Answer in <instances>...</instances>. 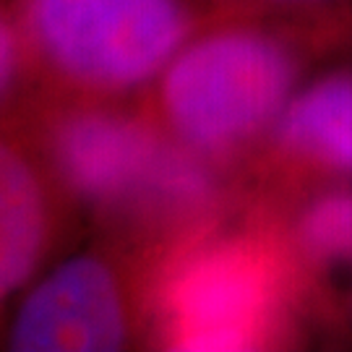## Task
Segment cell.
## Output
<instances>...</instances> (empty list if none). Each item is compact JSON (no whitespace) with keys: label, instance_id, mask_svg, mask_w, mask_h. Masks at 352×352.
<instances>
[{"label":"cell","instance_id":"6da1fadb","mask_svg":"<svg viewBox=\"0 0 352 352\" xmlns=\"http://www.w3.org/2000/svg\"><path fill=\"white\" fill-rule=\"evenodd\" d=\"M295 76V58L279 39L225 29L177 50L162 71V107L190 149L222 154L277 123Z\"/></svg>","mask_w":352,"mask_h":352},{"label":"cell","instance_id":"7a4b0ae2","mask_svg":"<svg viewBox=\"0 0 352 352\" xmlns=\"http://www.w3.org/2000/svg\"><path fill=\"white\" fill-rule=\"evenodd\" d=\"M287 305V269L264 243L232 238L206 245L164 287L167 337L177 350L232 352L264 344Z\"/></svg>","mask_w":352,"mask_h":352},{"label":"cell","instance_id":"3957f363","mask_svg":"<svg viewBox=\"0 0 352 352\" xmlns=\"http://www.w3.org/2000/svg\"><path fill=\"white\" fill-rule=\"evenodd\" d=\"M29 19L52 63L102 89L162 74L188 32L180 0H29Z\"/></svg>","mask_w":352,"mask_h":352},{"label":"cell","instance_id":"277c9868","mask_svg":"<svg viewBox=\"0 0 352 352\" xmlns=\"http://www.w3.org/2000/svg\"><path fill=\"white\" fill-rule=\"evenodd\" d=\"M58 162L81 196L110 206L183 212L201 206L212 190L196 160L113 113L71 118L58 133Z\"/></svg>","mask_w":352,"mask_h":352},{"label":"cell","instance_id":"5b68a950","mask_svg":"<svg viewBox=\"0 0 352 352\" xmlns=\"http://www.w3.org/2000/svg\"><path fill=\"white\" fill-rule=\"evenodd\" d=\"M126 302L113 269L74 256L26 292L16 308L11 347L21 352H102L123 347Z\"/></svg>","mask_w":352,"mask_h":352},{"label":"cell","instance_id":"8992f818","mask_svg":"<svg viewBox=\"0 0 352 352\" xmlns=\"http://www.w3.org/2000/svg\"><path fill=\"white\" fill-rule=\"evenodd\" d=\"M282 149L352 175V74H331L292 94L274 123Z\"/></svg>","mask_w":352,"mask_h":352},{"label":"cell","instance_id":"52a82bcc","mask_svg":"<svg viewBox=\"0 0 352 352\" xmlns=\"http://www.w3.org/2000/svg\"><path fill=\"white\" fill-rule=\"evenodd\" d=\"M45 196L34 170L0 141V300L24 285L45 245Z\"/></svg>","mask_w":352,"mask_h":352},{"label":"cell","instance_id":"ba28073f","mask_svg":"<svg viewBox=\"0 0 352 352\" xmlns=\"http://www.w3.org/2000/svg\"><path fill=\"white\" fill-rule=\"evenodd\" d=\"M298 245L316 264L352 261V190H329L298 217Z\"/></svg>","mask_w":352,"mask_h":352},{"label":"cell","instance_id":"9c48e42d","mask_svg":"<svg viewBox=\"0 0 352 352\" xmlns=\"http://www.w3.org/2000/svg\"><path fill=\"white\" fill-rule=\"evenodd\" d=\"M13 71H16V39L8 24L0 19V91L8 87Z\"/></svg>","mask_w":352,"mask_h":352},{"label":"cell","instance_id":"30bf717a","mask_svg":"<svg viewBox=\"0 0 352 352\" xmlns=\"http://www.w3.org/2000/svg\"><path fill=\"white\" fill-rule=\"evenodd\" d=\"M289 3H302V0H289Z\"/></svg>","mask_w":352,"mask_h":352}]
</instances>
